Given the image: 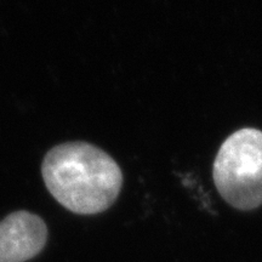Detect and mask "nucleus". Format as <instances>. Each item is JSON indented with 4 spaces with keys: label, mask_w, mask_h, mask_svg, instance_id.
I'll list each match as a JSON object with an SVG mask.
<instances>
[{
    "label": "nucleus",
    "mask_w": 262,
    "mask_h": 262,
    "mask_svg": "<svg viewBox=\"0 0 262 262\" xmlns=\"http://www.w3.org/2000/svg\"><path fill=\"white\" fill-rule=\"evenodd\" d=\"M41 175L48 191L74 214L95 215L111 208L123 186L118 163L81 141L55 146L45 156Z\"/></svg>",
    "instance_id": "nucleus-1"
},
{
    "label": "nucleus",
    "mask_w": 262,
    "mask_h": 262,
    "mask_svg": "<svg viewBox=\"0 0 262 262\" xmlns=\"http://www.w3.org/2000/svg\"><path fill=\"white\" fill-rule=\"evenodd\" d=\"M214 182L222 198L238 210L262 204V131L244 127L222 143L214 162Z\"/></svg>",
    "instance_id": "nucleus-2"
},
{
    "label": "nucleus",
    "mask_w": 262,
    "mask_h": 262,
    "mask_svg": "<svg viewBox=\"0 0 262 262\" xmlns=\"http://www.w3.org/2000/svg\"><path fill=\"white\" fill-rule=\"evenodd\" d=\"M48 242L44 220L33 212H11L0 221V262H26L40 253Z\"/></svg>",
    "instance_id": "nucleus-3"
}]
</instances>
